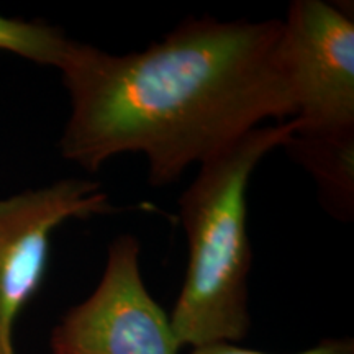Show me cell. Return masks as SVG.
Listing matches in <instances>:
<instances>
[{
    "instance_id": "obj_1",
    "label": "cell",
    "mask_w": 354,
    "mask_h": 354,
    "mask_svg": "<svg viewBox=\"0 0 354 354\" xmlns=\"http://www.w3.org/2000/svg\"><path fill=\"white\" fill-rule=\"evenodd\" d=\"M281 35L279 19L201 17L128 55L71 39L57 68L71 102L61 154L91 174L143 154L149 184L162 187L248 131L292 120Z\"/></svg>"
},
{
    "instance_id": "obj_2",
    "label": "cell",
    "mask_w": 354,
    "mask_h": 354,
    "mask_svg": "<svg viewBox=\"0 0 354 354\" xmlns=\"http://www.w3.org/2000/svg\"><path fill=\"white\" fill-rule=\"evenodd\" d=\"M294 131V120L248 131L201 165L179 197L187 268L171 323L180 348L246 338L251 325L248 276L253 264L248 185L259 162L282 148Z\"/></svg>"
},
{
    "instance_id": "obj_3",
    "label": "cell",
    "mask_w": 354,
    "mask_h": 354,
    "mask_svg": "<svg viewBox=\"0 0 354 354\" xmlns=\"http://www.w3.org/2000/svg\"><path fill=\"white\" fill-rule=\"evenodd\" d=\"M281 61L295 133H354V20L325 0H295L282 20Z\"/></svg>"
},
{
    "instance_id": "obj_4",
    "label": "cell",
    "mask_w": 354,
    "mask_h": 354,
    "mask_svg": "<svg viewBox=\"0 0 354 354\" xmlns=\"http://www.w3.org/2000/svg\"><path fill=\"white\" fill-rule=\"evenodd\" d=\"M140 258L133 234L110 243L94 292L53 330L51 354H179L171 317L146 289Z\"/></svg>"
},
{
    "instance_id": "obj_5",
    "label": "cell",
    "mask_w": 354,
    "mask_h": 354,
    "mask_svg": "<svg viewBox=\"0 0 354 354\" xmlns=\"http://www.w3.org/2000/svg\"><path fill=\"white\" fill-rule=\"evenodd\" d=\"M117 210L100 183L74 177L0 201V354H15L13 328L46 277L53 233Z\"/></svg>"
},
{
    "instance_id": "obj_6",
    "label": "cell",
    "mask_w": 354,
    "mask_h": 354,
    "mask_svg": "<svg viewBox=\"0 0 354 354\" xmlns=\"http://www.w3.org/2000/svg\"><path fill=\"white\" fill-rule=\"evenodd\" d=\"M317 183L320 203L331 218L354 216V133L300 135L292 133L282 146Z\"/></svg>"
},
{
    "instance_id": "obj_7",
    "label": "cell",
    "mask_w": 354,
    "mask_h": 354,
    "mask_svg": "<svg viewBox=\"0 0 354 354\" xmlns=\"http://www.w3.org/2000/svg\"><path fill=\"white\" fill-rule=\"evenodd\" d=\"M71 39L56 26L43 21L7 19L0 15V50L37 64L59 68Z\"/></svg>"
},
{
    "instance_id": "obj_8",
    "label": "cell",
    "mask_w": 354,
    "mask_h": 354,
    "mask_svg": "<svg viewBox=\"0 0 354 354\" xmlns=\"http://www.w3.org/2000/svg\"><path fill=\"white\" fill-rule=\"evenodd\" d=\"M190 354H269L254 349L240 348L233 343H210L202 346L192 348ZM295 354H354V339L353 338H326L322 339L315 346L304 349Z\"/></svg>"
}]
</instances>
